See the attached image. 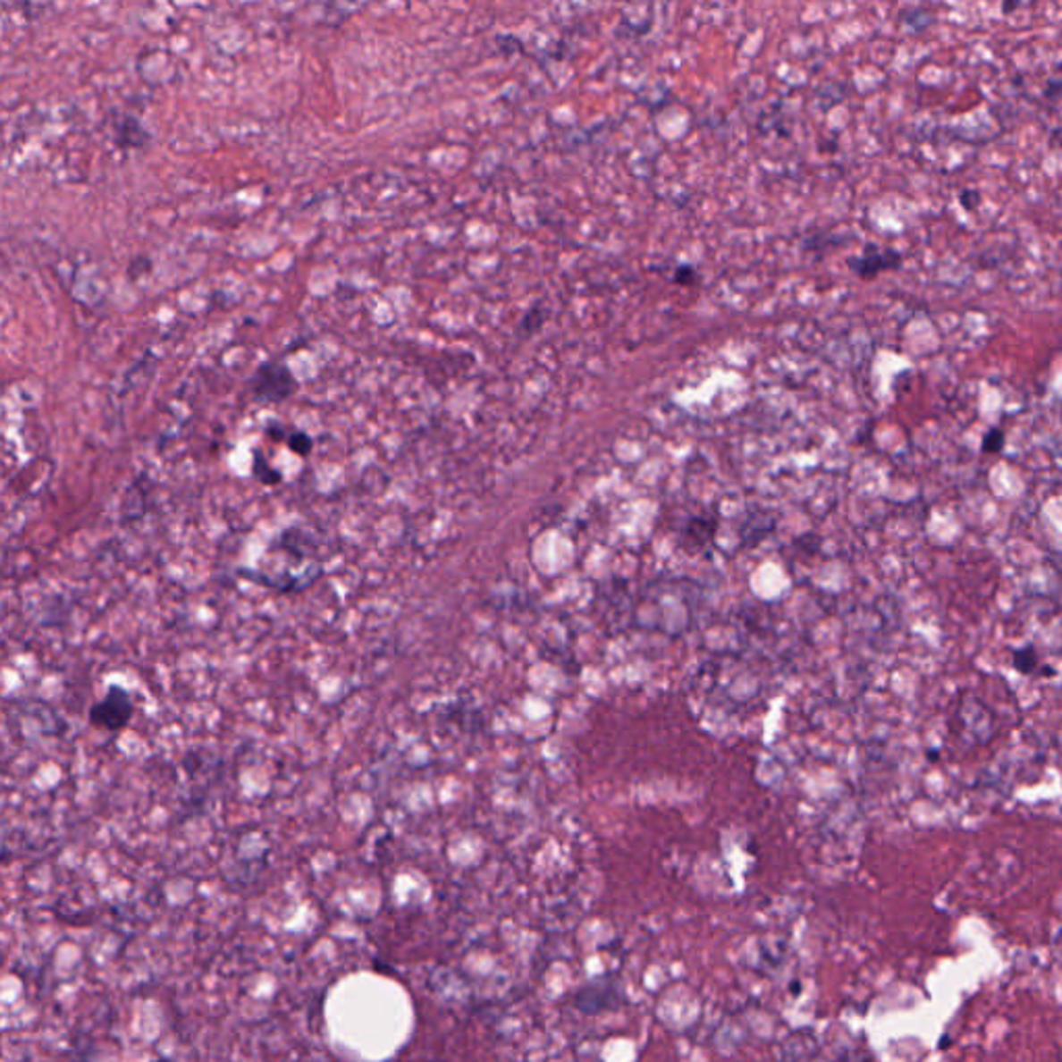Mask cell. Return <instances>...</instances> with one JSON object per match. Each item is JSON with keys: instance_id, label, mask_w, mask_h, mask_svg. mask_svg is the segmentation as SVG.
Wrapping results in <instances>:
<instances>
[{"instance_id": "277c9868", "label": "cell", "mask_w": 1062, "mask_h": 1062, "mask_svg": "<svg viewBox=\"0 0 1062 1062\" xmlns=\"http://www.w3.org/2000/svg\"><path fill=\"white\" fill-rule=\"evenodd\" d=\"M903 257L895 249H880L876 245H867L864 256L851 260L853 272H857L861 278H873L884 270H895L901 266Z\"/></svg>"}, {"instance_id": "6da1fadb", "label": "cell", "mask_w": 1062, "mask_h": 1062, "mask_svg": "<svg viewBox=\"0 0 1062 1062\" xmlns=\"http://www.w3.org/2000/svg\"><path fill=\"white\" fill-rule=\"evenodd\" d=\"M133 710L131 693L122 689L121 685H110L106 695L100 702H96L92 710H89V721H92L94 727L116 733V730L127 727L129 721L133 718Z\"/></svg>"}, {"instance_id": "8992f818", "label": "cell", "mask_w": 1062, "mask_h": 1062, "mask_svg": "<svg viewBox=\"0 0 1062 1062\" xmlns=\"http://www.w3.org/2000/svg\"><path fill=\"white\" fill-rule=\"evenodd\" d=\"M287 442H289V449L301 457L309 455V452H312V446H314L312 438H309L306 432H293L289 436Z\"/></svg>"}, {"instance_id": "ba28073f", "label": "cell", "mask_w": 1062, "mask_h": 1062, "mask_svg": "<svg viewBox=\"0 0 1062 1062\" xmlns=\"http://www.w3.org/2000/svg\"><path fill=\"white\" fill-rule=\"evenodd\" d=\"M154 1062H171V1060H168V1058H156Z\"/></svg>"}, {"instance_id": "3957f363", "label": "cell", "mask_w": 1062, "mask_h": 1062, "mask_svg": "<svg viewBox=\"0 0 1062 1062\" xmlns=\"http://www.w3.org/2000/svg\"><path fill=\"white\" fill-rule=\"evenodd\" d=\"M251 386H254V392L257 397L272 400V403H278V400H284L295 391V380L293 375L289 374L287 367L266 364L254 375Z\"/></svg>"}, {"instance_id": "5b68a950", "label": "cell", "mask_w": 1062, "mask_h": 1062, "mask_svg": "<svg viewBox=\"0 0 1062 1062\" xmlns=\"http://www.w3.org/2000/svg\"><path fill=\"white\" fill-rule=\"evenodd\" d=\"M1013 656H1015L1013 660H1015L1016 670L1025 672L1027 675V672H1033L1035 669H1038V652H1035L1033 645H1025V647H1021V650H1015Z\"/></svg>"}, {"instance_id": "52a82bcc", "label": "cell", "mask_w": 1062, "mask_h": 1062, "mask_svg": "<svg viewBox=\"0 0 1062 1062\" xmlns=\"http://www.w3.org/2000/svg\"><path fill=\"white\" fill-rule=\"evenodd\" d=\"M1002 446H1005V432H1002L1000 427H992V430L983 436V452L996 455V452L1002 451Z\"/></svg>"}, {"instance_id": "7a4b0ae2", "label": "cell", "mask_w": 1062, "mask_h": 1062, "mask_svg": "<svg viewBox=\"0 0 1062 1062\" xmlns=\"http://www.w3.org/2000/svg\"><path fill=\"white\" fill-rule=\"evenodd\" d=\"M623 988L619 980L611 977H598V980L586 983L584 988L577 990L575 994V1007L586 1015H598L604 1010H614L623 1002Z\"/></svg>"}]
</instances>
